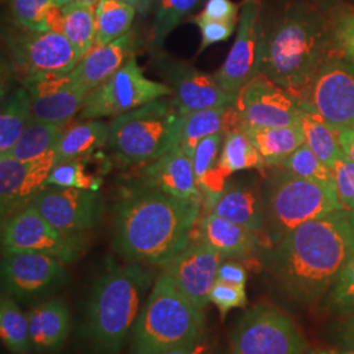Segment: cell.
I'll return each mask as SVG.
<instances>
[{"mask_svg":"<svg viewBox=\"0 0 354 354\" xmlns=\"http://www.w3.org/2000/svg\"><path fill=\"white\" fill-rule=\"evenodd\" d=\"M261 188L268 247L308 221L344 209L337 192L317 181L272 167Z\"/></svg>","mask_w":354,"mask_h":354,"instance_id":"7","label":"cell"},{"mask_svg":"<svg viewBox=\"0 0 354 354\" xmlns=\"http://www.w3.org/2000/svg\"><path fill=\"white\" fill-rule=\"evenodd\" d=\"M33 120L32 99L24 87L13 89L1 105L0 158L8 155Z\"/></svg>","mask_w":354,"mask_h":354,"instance_id":"30","label":"cell"},{"mask_svg":"<svg viewBox=\"0 0 354 354\" xmlns=\"http://www.w3.org/2000/svg\"><path fill=\"white\" fill-rule=\"evenodd\" d=\"M194 23L200 28V32H201L200 51L205 50L213 44L228 39L234 33L235 26H236V21H215V20H206L198 16L194 17Z\"/></svg>","mask_w":354,"mask_h":354,"instance_id":"45","label":"cell"},{"mask_svg":"<svg viewBox=\"0 0 354 354\" xmlns=\"http://www.w3.org/2000/svg\"><path fill=\"white\" fill-rule=\"evenodd\" d=\"M279 167L297 176L313 180L319 184L336 189L332 168L324 165L315 155V152L313 151L306 143L289 155Z\"/></svg>","mask_w":354,"mask_h":354,"instance_id":"38","label":"cell"},{"mask_svg":"<svg viewBox=\"0 0 354 354\" xmlns=\"http://www.w3.org/2000/svg\"><path fill=\"white\" fill-rule=\"evenodd\" d=\"M149 266L108 263L91 288L84 335L95 354H120L151 291Z\"/></svg>","mask_w":354,"mask_h":354,"instance_id":"4","label":"cell"},{"mask_svg":"<svg viewBox=\"0 0 354 354\" xmlns=\"http://www.w3.org/2000/svg\"><path fill=\"white\" fill-rule=\"evenodd\" d=\"M239 125L241 121L234 105L190 112L184 115L180 147L192 159L196 147L203 138L227 133L228 130Z\"/></svg>","mask_w":354,"mask_h":354,"instance_id":"26","label":"cell"},{"mask_svg":"<svg viewBox=\"0 0 354 354\" xmlns=\"http://www.w3.org/2000/svg\"><path fill=\"white\" fill-rule=\"evenodd\" d=\"M172 95L165 83L143 74L133 55L106 82L92 89L80 111V120H102L134 111L149 102Z\"/></svg>","mask_w":354,"mask_h":354,"instance_id":"9","label":"cell"},{"mask_svg":"<svg viewBox=\"0 0 354 354\" xmlns=\"http://www.w3.org/2000/svg\"><path fill=\"white\" fill-rule=\"evenodd\" d=\"M6 41L15 67L23 77L39 73L67 74L79 62L75 49L64 33L23 28L10 32Z\"/></svg>","mask_w":354,"mask_h":354,"instance_id":"12","label":"cell"},{"mask_svg":"<svg viewBox=\"0 0 354 354\" xmlns=\"http://www.w3.org/2000/svg\"><path fill=\"white\" fill-rule=\"evenodd\" d=\"M143 187L160 190L169 196L184 200H201L203 193L197 185L193 162L180 145L142 169L140 181Z\"/></svg>","mask_w":354,"mask_h":354,"instance_id":"21","label":"cell"},{"mask_svg":"<svg viewBox=\"0 0 354 354\" xmlns=\"http://www.w3.org/2000/svg\"><path fill=\"white\" fill-rule=\"evenodd\" d=\"M218 165L223 176L245 169H264L266 162L254 147L247 133L239 127L228 130L225 134Z\"/></svg>","mask_w":354,"mask_h":354,"instance_id":"32","label":"cell"},{"mask_svg":"<svg viewBox=\"0 0 354 354\" xmlns=\"http://www.w3.org/2000/svg\"><path fill=\"white\" fill-rule=\"evenodd\" d=\"M86 234H64L53 227L28 205L1 221V248L6 251H32L57 257L64 264L77 261L87 251Z\"/></svg>","mask_w":354,"mask_h":354,"instance_id":"10","label":"cell"},{"mask_svg":"<svg viewBox=\"0 0 354 354\" xmlns=\"http://www.w3.org/2000/svg\"><path fill=\"white\" fill-rule=\"evenodd\" d=\"M0 336L13 354H26L32 349L28 314L21 311L15 298L4 292L0 299Z\"/></svg>","mask_w":354,"mask_h":354,"instance_id":"35","label":"cell"},{"mask_svg":"<svg viewBox=\"0 0 354 354\" xmlns=\"http://www.w3.org/2000/svg\"><path fill=\"white\" fill-rule=\"evenodd\" d=\"M136 49L133 35L127 33L111 44L102 46H93L77 62L75 68L70 71L76 84L87 95L92 89L106 82L114 73H117L127 59L131 58Z\"/></svg>","mask_w":354,"mask_h":354,"instance_id":"23","label":"cell"},{"mask_svg":"<svg viewBox=\"0 0 354 354\" xmlns=\"http://www.w3.org/2000/svg\"><path fill=\"white\" fill-rule=\"evenodd\" d=\"M225 134L226 133H219L203 138L192 158L197 185L203 193V203L206 206L214 201L227 184V177L223 176L218 165Z\"/></svg>","mask_w":354,"mask_h":354,"instance_id":"28","label":"cell"},{"mask_svg":"<svg viewBox=\"0 0 354 354\" xmlns=\"http://www.w3.org/2000/svg\"><path fill=\"white\" fill-rule=\"evenodd\" d=\"M200 238L214 248L223 259L247 260L264 247V236L209 213L200 223Z\"/></svg>","mask_w":354,"mask_h":354,"instance_id":"24","label":"cell"},{"mask_svg":"<svg viewBox=\"0 0 354 354\" xmlns=\"http://www.w3.org/2000/svg\"><path fill=\"white\" fill-rule=\"evenodd\" d=\"M308 354H354V351L349 349H310Z\"/></svg>","mask_w":354,"mask_h":354,"instance_id":"51","label":"cell"},{"mask_svg":"<svg viewBox=\"0 0 354 354\" xmlns=\"http://www.w3.org/2000/svg\"><path fill=\"white\" fill-rule=\"evenodd\" d=\"M299 124L304 129L306 145L315 152L317 158L332 168L333 163L345 152L339 142L337 130L317 114L302 109Z\"/></svg>","mask_w":354,"mask_h":354,"instance_id":"36","label":"cell"},{"mask_svg":"<svg viewBox=\"0 0 354 354\" xmlns=\"http://www.w3.org/2000/svg\"><path fill=\"white\" fill-rule=\"evenodd\" d=\"M158 74L172 89L174 100L184 114L203 109L234 105L236 95L228 93L216 83L214 76L205 74L187 62L167 54L153 59Z\"/></svg>","mask_w":354,"mask_h":354,"instance_id":"16","label":"cell"},{"mask_svg":"<svg viewBox=\"0 0 354 354\" xmlns=\"http://www.w3.org/2000/svg\"><path fill=\"white\" fill-rule=\"evenodd\" d=\"M46 187L77 188V189H99L97 181L87 175L80 159H73L57 163L53 167L46 180Z\"/></svg>","mask_w":354,"mask_h":354,"instance_id":"42","label":"cell"},{"mask_svg":"<svg viewBox=\"0 0 354 354\" xmlns=\"http://www.w3.org/2000/svg\"><path fill=\"white\" fill-rule=\"evenodd\" d=\"M51 226L64 234H84L104 214V198L97 190L46 187L30 203Z\"/></svg>","mask_w":354,"mask_h":354,"instance_id":"17","label":"cell"},{"mask_svg":"<svg viewBox=\"0 0 354 354\" xmlns=\"http://www.w3.org/2000/svg\"><path fill=\"white\" fill-rule=\"evenodd\" d=\"M247 279H248L247 270H245V268L241 266L238 260L225 259V260L221 263L219 268H218L216 281H221V282H226V283H231V285H236V286L245 288Z\"/></svg>","mask_w":354,"mask_h":354,"instance_id":"47","label":"cell"},{"mask_svg":"<svg viewBox=\"0 0 354 354\" xmlns=\"http://www.w3.org/2000/svg\"><path fill=\"white\" fill-rule=\"evenodd\" d=\"M225 259L206 241L198 238L190 241L188 247L162 266L177 288L200 308L206 310L209 295L216 281V273Z\"/></svg>","mask_w":354,"mask_h":354,"instance_id":"19","label":"cell"},{"mask_svg":"<svg viewBox=\"0 0 354 354\" xmlns=\"http://www.w3.org/2000/svg\"><path fill=\"white\" fill-rule=\"evenodd\" d=\"M241 125L289 127L299 122L302 108L289 91L259 74L238 92L234 102Z\"/></svg>","mask_w":354,"mask_h":354,"instance_id":"15","label":"cell"},{"mask_svg":"<svg viewBox=\"0 0 354 354\" xmlns=\"http://www.w3.org/2000/svg\"><path fill=\"white\" fill-rule=\"evenodd\" d=\"M121 1H124V3H127V4L133 6V7H136L137 10H138V7H140V0H121Z\"/></svg>","mask_w":354,"mask_h":354,"instance_id":"54","label":"cell"},{"mask_svg":"<svg viewBox=\"0 0 354 354\" xmlns=\"http://www.w3.org/2000/svg\"><path fill=\"white\" fill-rule=\"evenodd\" d=\"M71 0H10L15 21L29 30L45 32V17L54 7H64Z\"/></svg>","mask_w":354,"mask_h":354,"instance_id":"41","label":"cell"},{"mask_svg":"<svg viewBox=\"0 0 354 354\" xmlns=\"http://www.w3.org/2000/svg\"><path fill=\"white\" fill-rule=\"evenodd\" d=\"M239 7L231 0H207L203 12L197 15L206 20L238 21Z\"/></svg>","mask_w":354,"mask_h":354,"instance_id":"46","label":"cell"},{"mask_svg":"<svg viewBox=\"0 0 354 354\" xmlns=\"http://www.w3.org/2000/svg\"><path fill=\"white\" fill-rule=\"evenodd\" d=\"M23 87L32 99L33 118L67 125L87 97L70 73H39L23 77Z\"/></svg>","mask_w":354,"mask_h":354,"instance_id":"18","label":"cell"},{"mask_svg":"<svg viewBox=\"0 0 354 354\" xmlns=\"http://www.w3.org/2000/svg\"><path fill=\"white\" fill-rule=\"evenodd\" d=\"M214 213L266 238V213L261 188L250 183H227L226 188L207 206Z\"/></svg>","mask_w":354,"mask_h":354,"instance_id":"22","label":"cell"},{"mask_svg":"<svg viewBox=\"0 0 354 354\" xmlns=\"http://www.w3.org/2000/svg\"><path fill=\"white\" fill-rule=\"evenodd\" d=\"M354 254V210L340 209L291 230L266 248L264 266L279 297L297 308L322 302Z\"/></svg>","mask_w":354,"mask_h":354,"instance_id":"1","label":"cell"},{"mask_svg":"<svg viewBox=\"0 0 354 354\" xmlns=\"http://www.w3.org/2000/svg\"><path fill=\"white\" fill-rule=\"evenodd\" d=\"M203 205L134 184L114 205V251L125 261L165 266L188 247Z\"/></svg>","mask_w":354,"mask_h":354,"instance_id":"2","label":"cell"},{"mask_svg":"<svg viewBox=\"0 0 354 354\" xmlns=\"http://www.w3.org/2000/svg\"><path fill=\"white\" fill-rule=\"evenodd\" d=\"M209 301L219 310L222 319H225L231 310L245 307L247 291L243 286L215 281L210 290Z\"/></svg>","mask_w":354,"mask_h":354,"instance_id":"43","label":"cell"},{"mask_svg":"<svg viewBox=\"0 0 354 354\" xmlns=\"http://www.w3.org/2000/svg\"><path fill=\"white\" fill-rule=\"evenodd\" d=\"M205 335V310L162 272L153 281L130 333L129 354H165Z\"/></svg>","mask_w":354,"mask_h":354,"instance_id":"5","label":"cell"},{"mask_svg":"<svg viewBox=\"0 0 354 354\" xmlns=\"http://www.w3.org/2000/svg\"><path fill=\"white\" fill-rule=\"evenodd\" d=\"M28 319L32 349L45 354L62 349L70 330V313L64 299L53 298L35 306Z\"/></svg>","mask_w":354,"mask_h":354,"instance_id":"25","label":"cell"},{"mask_svg":"<svg viewBox=\"0 0 354 354\" xmlns=\"http://www.w3.org/2000/svg\"><path fill=\"white\" fill-rule=\"evenodd\" d=\"M165 354H221L218 346L213 340L205 335L201 339L196 342H189L176 349H172Z\"/></svg>","mask_w":354,"mask_h":354,"instance_id":"48","label":"cell"},{"mask_svg":"<svg viewBox=\"0 0 354 354\" xmlns=\"http://www.w3.org/2000/svg\"><path fill=\"white\" fill-rule=\"evenodd\" d=\"M137 8L121 0H102L96 6V46L111 44L129 33Z\"/></svg>","mask_w":354,"mask_h":354,"instance_id":"34","label":"cell"},{"mask_svg":"<svg viewBox=\"0 0 354 354\" xmlns=\"http://www.w3.org/2000/svg\"><path fill=\"white\" fill-rule=\"evenodd\" d=\"M55 153L36 162H20L12 156L0 158V215L1 221L24 209L46 188Z\"/></svg>","mask_w":354,"mask_h":354,"instance_id":"20","label":"cell"},{"mask_svg":"<svg viewBox=\"0 0 354 354\" xmlns=\"http://www.w3.org/2000/svg\"><path fill=\"white\" fill-rule=\"evenodd\" d=\"M230 354H308V342L295 320L274 304H257L230 330Z\"/></svg>","mask_w":354,"mask_h":354,"instance_id":"8","label":"cell"},{"mask_svg":"<svg viewBox=\"0 0 354 354\" xmlns=\"http://www.w3.org/2000/svg\"><path fill=\"white\" fill-rule=\"evenodd\" d=\"M64 130L66 125L44 122L33 118L12 150L6 156H12L20 162H36L44 159L55 153Z\"/></svg>","mask_w":354,"mask_h":354,"instance_id":"31","label":"cell"},{"mask_svg":"<svg viewBox=\"0 0 354 354\" xmlns=\"http://www.w3.org/2000/svg\"><path fill=\"white\" fill-rule=\"evenodd\" d=\"M66 279V264L50 254L32 251L3 252V292L15 299L42 297L64 285Z\"/></svg>","mask_w":354,"mask_h":354,"instance_id":"13","label":"cell"},{"mask_svg":"<svg viewBox=\"0 0 354 354\" xmlns=\"http://www.w3.org/2000/svg\"><path fill=\"white\" fill-rule=\"evenodd\" d=\"M77 1L84 3V4H88V6H92V7H96L102 0H77Z\"/></svg>","mask_w":354,"mask_h":354,"instance_id":"53","label":"cell"},{"mask_svg":"<svg viewBox=\"0 0 354 354\" xmlns=\"http://www.w3.org/2000/svg\"><path fill=\"white\" fill-rule=\"evenodd\" d=\"M203 0H159L152 23L151 45L159 49L165 38Z\"/></svg>","mask_w":354,"mask_h":354,"instance_id":"37","label":"cell"},{"mask_svg":"<svg viewBox=\"0 0 354 354\" xmlns=\"http://www.w3.org/2000/svg\"><path fill=\"white\" fill-rule=\"evenodd\" d=\"M263 156L266 167H279L289 155L306 143L301 124L289 127H254L241 125Z\"/></svg>","mask_w":354,"mask_h":354,"instance_id":"27","label":"cell"},{"mask_svg":"<svg viewBox=\"0 0 354 354\" xmlns=\"http://www.w3.org/2000/svg\"><path fill=\"white\" fill-rule=\"evenodd\" d=\"M64 33L75 49L79 61L88 53L96 41V7L71 0L62 8Z\"/></svg>","mask_w":354,"mask_h":354,"instance_id":"33","label":"cell"},{"mask_svg":"<svg viewBox=\"0 0 354 354\" xmlns=\"http://www.w3.org/2000/svg\"><path fill=\"white\" fill-rule=\"evenodd\" d=\"M332 174L335 188L345 209L354 210V162L344 153L333 165Z\"/></svg>","mask_w":354,"mask_h":354,"instance_id":"44","label":"cell"},{"mask_svg":"<svg viewBox=\"0 0 354 354\" xmlns=\"http://www.w3.org/2000/svg\"><path fill=\"white\" fill-rule=\"evenodd\" d=\"M263 54V26L259 0H244L239 15L236 39L222 67L213 74L221 88L238 95L260 74Z\"/></svg>","mask_w":354,"mask_h":354,"instance_id":"14","label":"cell"},{"mask_svg":"<svg viewBox=\"0 0 354 354\" xmlns=\"http://www.w3.org/2000/svg\"><path fill=\"white\" fill-rule=\"evenodd\" d=\"M339 142L344 152L354 162V129H346L337 131Z\"/></svg>","mask_w":354,"mask_h":354,"instance_id":"50","label":"cell"},{"mask_svg":"<svg viewBox=\"0 0 354 354\" xmlns=\"http://www.w3.org/2000/svg\"><path fill=\"white\" fill-rule=\"evenodd\" d=\"M337 342L342 349L354 351V314L344 317V322L337 332Z\"/></svg>","mask_w":354,"mask_h":354,"instance_id":"49","label":"cell"},{"mask_svg":"<svg viewBox=\"0 0 354 354\" xmlns=\"http://www.w3.org/2000/svg\"><path fill=\"white\" fill-rule=\"evenodd\" d=\"M184 115L174 99H158L109 122L108 146L127 165L151 163L180 145Z\"/></svg>","mask_w":354,"mask_h":354,"instance_id":"6","label":"cell"},{"mask_svg":"<svg viewBox=\"0 0 354 354\" xmlns=\"http://www.w3.org/2000/svg\"><path fill=\"white\" fill-rule=\"evenodd\" d=\"M332 55L354 64V10L339 8L328 16Z\"/></svg>","mask_w":354,"mask_h":354,"instance_id":"40","label":"cell"},{"mask_svg":"<svg viewBox=\"0 0 354 354\" xmlns=\"http://www.w3.org/2000/svg\"><path fill=\"white\" fill-rule=\"evenodd\" d=\"M332 55L328 16L306 6H292L269 28L263 26L260 74L295 99Z\"/></svg>","mask_w":354,"mask_h":354,"instance_id":"3","label":"cell"},{"mask_svg":"<svg viewBox=\"0 0 354 354\" xmlns=\"http://www.w3.org/2000/svg\"><path fill=\"white\" fill-rule=\"evenodd\" d=\"M297 102L337 131L354 129L353 62L330 55Z\"/></svg>","mask_w":354,"mask_h":354,"instance_id":"11","label":"cell"},{"mask_svg":"<svg viewBox=\"0 0 354 354\" xmlns=\"http://www.w3.org/2000/svg\"><path fill=\"white\" fill-rule=\"evenodd\" d=\"M158 1H159V0H140L138 11H140V12L147 13L151 8L158 6Z\"/></svg>","mask_w":354,"mask_h":354,"instance_id":"52","label":"cell"},{"mask_svg":"<svg viewBox=\"0 0 354 354\" xmlns=\"http://www.w3.org/2000/svg\"><path fill=\"white\" fill-rule=\"evenodd\" d=\"M109 138V124L102 120H88L64 130L55 150L54 165L82 159L100 150Z\"/></svg>","mask_w":354,"mask_h":354,"instance_id":"29","label":"cell"},{"mask_svg":"<svg viewBox=\"0 0 354 354\" xmlns=\"http://www.w3.org/2000/svg\"><path fill=\"white\" fill-rule=\"evenodd\" d=\"M322 302H324V311L332 317H346L354 314V254Z\"/></svg>","mask_w":354,"mask_h":354,"instance_id":"39","label":"cell"}]
</instances>
